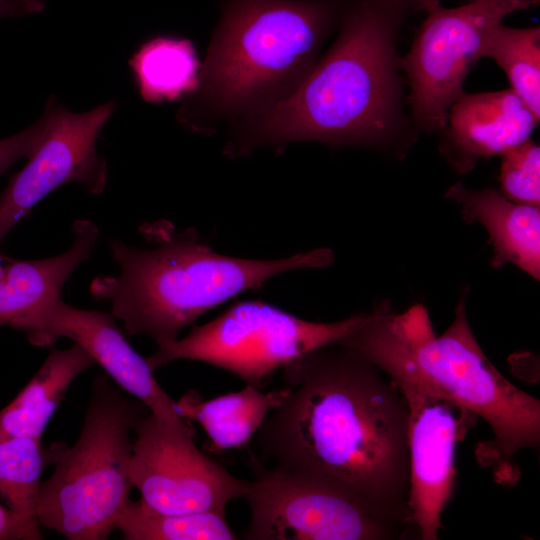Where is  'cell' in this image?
Listing matches in <instances>:
<instances>
[{"label":"cell","mask_w":540,"mask_h":540,"mask_svg":"<svg viewBox=\"0 0 540 540\" xmlns=\"http://www.w3.org/2000/svg\"><path fill=\"white\" fill-rule=\"evenodd\" d=\"M539 119L511 90L462 93L452 104L442 152L461 173L530 139Z\"/></svg>","instance_id":"obj_14"},{"label":"cell","mask_w":540,"mask_h":540,"mask_svg":"<svg viewBox=\"0 0 540 540\" xmlns=\"http://www.w3.org/2000/svg\"><path fill=\"white\" fill-rule=\"evenodd\" d=\"M163 238L150 249L112 240L120 273L97 277L90 287L93 297L110 302L112 315L129 334L147 336L158 346L178 339L213 307L276 275L334 262L329 248L258 260L218 253L192 229Z\"/></svg>","instance_id":"obj_4"},{"label":"cell","mask_w":540,"mask_h":540,"mask_svg":"<svg viewBox=\"0 0 540 540\" xmlns=\"http://www.w3.org/2000/svg\"><path fill=\"white\" fill-rule=\"evenodd\" d=\"M51 465V453L40 438L0 440V498L34 532L41 534L38 503L41 477Z\"/></svg>","instance_id":"obj_20"},{"label":"cell","mask_w":540,"mask_h":540,"mask_svg":"<svg viewBox=\"0 0 540 540\" xmlns=\"http://www.w3.org/2000/svg\"><path fill=\"white\" fill-rule=\"evenodd\" d=\"M337 15L335 0H229L177 120L210 135L269 113L309 75Z\"/></svg>","instance_id":"obj_3"},{"label":"cell","mask_w":540,"mask_h":540,"mask_svg":"<svg viewBox=\"0 0 540 540\" xmlns=\"http://www.w3.org/2000/svg\"><path fill=\"white\" fill-rule=\"evenodd\" d=\"M286 386L263 393L247 384L242 390L203 400L189 391L176 401L182 418L198 422L212 451L238 449L255 435L266 416L284 400Z\"/></svg>","instance_id":"obj_18"},{"label":"cell","mask_w":540,"mask_h":540,"mask_svg":"<svg viewBox=\"0 0 540 540\" xmlns=\"http://www.w3.org/2000/svg\"><path fill=\"white\" fill-rule=\"evenodd\" d=\"M47 119L41 118L27 129L0 139V175L22 157H29L42 140Z\"/></svg>","instance_id":"obj_24"},{"label":"cell","mask_w":540,"mask_h":540,"mask_svg":"<svg viewBox=\"0 0 540 540\" xmlns=\"http://www.w3.org/2000/svg\"><path fill=\"white\" fill-rule=\"evenodd\" d=\"M403 17L369 0L353 4L339 35L297 88L269 113L229 129L224 155L241 158L292 142L380 146L401 124L396 35Z\"/></svg>","instance_id":"obj_2"},{"label":"cell","mask_w":540,"mask_h":540,"mask_svg":"<svg viewBox=\"0 0 540 540\" xmlns=\"http://www.w3.org/2000/svg\"><path fill=\"white\" fill-rule=\"evenodd\" d=\"M127 540H235L225 513L166 514L141 500L128 501L117 522Z\"/></svg>","instance_id":"obj_21"},{"label":"cell","mask_w":540,"mask_h":540,"mask_svg":"<svg viewBox=\"0 0 540 540\" xmlns=\"http://www.w3.org/2000/svg\"><path fill=\"white\" fill-rule=\"evenodd\" d=\"M377 309L390 334L419 369L489 425L493 437L477 445L478 463L490 467L498 483L516 484L520 470L515 456L540 445V401L512 384L487 358L468 322L466 295L441 335L435 333L422 303L400 313L389 302Z\"/></svg>","instance_id":"obj_5"},{"label":"cell","mask_w":540,"mask_h":540,"mask_svg":"<svg viewBox=\"0 0 540 540\" xmlns=\"http://www.w3.org/2000/svg\"><path fill=\"white\" fill-rule=\"evenodd\" d=\"M114 110L115 102L109 101L73 113L54 96L48 100L41 142L0 195V243L33 206L59 186L77 182L93 194L104 191L107 163L97 153L96 140Z\"/></svg>","instance_id":"obj_12"},{"label":"cell","mask_w":540,"mask_h":540,"mask_svg":"<svg viewBox=\"0 0 540 540\" xmlns=\"http://www.w3.org/2000/svg\"><path fill=\"white\" fill-rule=\"evenodd\" d=\"M447 198L457 202L468 222L487 231L493 245L491 264L507 263L540 278V208L513 202L494 189L472 190L461 183L450 186Z\"/></svg>","instance_id":"obj_15"},{"label":"cell","mask_w":540,"mask_h":540,"mask_svg":"<svg viewBox=\"0 0 540 540\" xmlns=\"http://www.w3.org/2000/svg\"><path fill=\"white\" fill-rule=\"evenodd\" d=\"M134 433L129 476L149 508L166 514L225 513L230 501L245 498L249 481L201 452L188 423L174 425L148 411Z\"/></svg>","instance_id":"obj_11"},{"label":"cell","mask_w":540,"mask_h":540,"mask_svg":"<svg viewBox=\"0 0 540 540\" xmlns=\"http://www.w3.org/2000/svg\"><path fill=\"white\" fill-rule=\"evenodd\" d=\"M245 496L247 540H390L406 530L383 522L332 479L255 463Z\"/></svg>","instance_id":"obj_9"},{"label":"cell","mask_w":540,"mask_h":540,"mask_svg":"<svg viewBox=\"0 0 540 540\" xmlns=\"http://www.w3.org/2000/svg\"><path fill=\"white\" fill-rule=\"evenodd\" d=\"M336 345L351 348L373 362L406 399L411 522L421 540L438 539L442 513L454 490L456 447L478 417L419 369L390 334L377 308Z\"/></svg>","instance_id":"obj_7"},{"label":"cell","mask_w":540,"mask_h":540,"mask_svg":"<svg viewBox=\"0 0 540 540\" xmlns=\"http://www.w3.org/2000/svg\"><path fill=\"white\" fill-rule=\"evenodd\" d=\"M129 65L140 96L149 103L182 100L196 88L201 69L193 43L174 36L146 41Z\"/></svg>","instance_id":"obj_19"},{"label":"cell","mask_w":540,"mask_h":540,"mask_svg":"<svg viewBox=\"0 0 540 540\" xmlns=\"http://www.w3.org/2000/svg\"><path fill=\"white\" fill-rule=\"evenodd\" d=\"M500 193L521 204L540 206V147L530 139L501 155Z\"/></svg>","instance_id":"obj_23"},{"label":"cell","mask_w":540,"mask_h":540,"mask_svg":"<svg viewBox=\"0 0 540 540\" xmlns=\"http://www.w3.org/2000/svg\"><path fill=\"white\" fill-rule=\"evenodd\" d=\"M282 380L286 397L254 435L260 456L272 467L326 476L379 520L414 528L408 405L398 387L339 345L287 363Z\"/></svg>","instance_id":"obj_1"},{"label":"cell","mask_w":540,"mask_h":540,"mask_svg":"<svg viewBox=\"0 0 540 540\" xmlns=\"http://www.w3.org/2000/svg\"><path fill=\"white\" fill-rule=\"evenodd\" d=\"M539 0H472L457 8L437 7L427 17L400 60L409 87L415 123L425 131L443 130L449 110L463 93L474 63L483 57L491 31L510 13Z\"/></svg>","instance_id":"obj_10"},{"label":"cell","mask_w":540,"mask_h":540,"mask_svg":"<svg viewBox=\"0 0 540 540\" xmlns=\"http://www.w3.org/2000/svg\"><path fill=\"white\" fill-rule=\"evenodd\" d=\"M13 328L26 332L36 346H52L60 338L70 339L151 413L174 425L187 424L177 412L176 401L157 382L147 358L130 346L113 315L75 308L58 297L35 308Z\"/></svg>","instance_id":"obj_13"},{"label":"cell","mask_w":540,"mask_h":540,"mask_svg":"<svg viewBox=\"0 0 540 540\" xmlns=\"http://www.w3.org/2000/svg\"><path fill=\"white\" fill-rule=\"evenodd\" d=\"M483 57L505 72L511 90L540 117V29L510 28L502 23L490 33Z\"/></svg>","instance_id":"obj_22"},{"label":"cell","mask_w":540,"mask_h":540,"mask_svg":"<svg viewBox=\"0 0 540 540\" xmlns=\"http://www.w3.org/2000/svg\"><path fill=\"white\" fill-rule=\"evenodd\" d=\"M114 384L95 377L77 441L49 447L54 472L41 484L38 521L70 540L107 539L130 500L131 433L149 410Z\"/></svg>","instance_id":"obj_6"},{"label":"cell","mask_w":540,"mask_h":540,"mask_svg":"<svg viewBox=\"0 0 540 540\" xmlns=\"http://www.w3.org/2000/svg\"><path fill=\"white\" fill-rule=\"evenodd\" d=\"M367 316L313 322L264 301H241L187 336L159 345L147 361L152 370L176 360L200 361L261 389L278 369L312 350L336 345Z\"/></svg>","instance_id":"obj_8"},{"label":"cell","mask_w":540,"mask_h":540,"mask_svg":"<svg viewBox=\"0 0 540 540\" xmlns=\"http://www.w3.org/2000/svg\"><path fill=\"white\" fill-rule=\"evenodd\" d=\"M404 17L408 13L430 12L440 6L439 0H369Z\"/></svg>","instance_id":"obj_26"},{"label":"cell","mask_w":540,"mask_h":540,"mask_svg":"<svg viewBox=\"0 0 540 540\" xmlns=\"http://www.w3.org/2000/svg\"><path fill=\"white\" fill-rule=\"evenodd\" d=\"M38 540L42 534L30 529L26 523L6 506L0 504V540Z\"/></svg>","instance_id":"obj_25"},{"label":"cell","mask_w":540,"mask_h":540,"mask_svg":"<svg viewBox=\"0 0 540 540\" xmlns=\"http://www.w3.org/2000/svg\"><path fill=\"white\" fill-rule=\"evenodd\" d=\"M73 242L64 253L40 260H19L0 254V326L13 327L20 319L61 290L76 268L89 258L99 230L89 220L72 227Z\"/></svg>","instance_id":"obj_16"},{"label":"cell","mask_w":540,"mask_h":540,"mask_svg":"<svg viewBox=\"0 0 540 540\" xmlns=\"http://www.w3.org/2000/svg\"><path fill=\"white\" fill-rule=\"evenodd\" d=\"M80 345L49 354L16 398L0 411V440L14 437L40 438L72 382L95 365Z\"/></svg>","instance_id":"obj_17"},{"label":"cell","mask_w":540,"mask_h":540,"mask_svg":"<svg viewBox=\"0 0 540 540\" xmlns=\"http://www.w3.org/2000/svg\"><path fill=\"white\" fill-rule=\"evenodd\" d=\"M45 9L41 0H0V19L21 17Z\"/></svg>","instance_id":"obj_27"}]
</instances>
